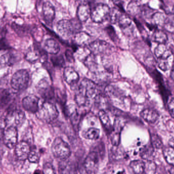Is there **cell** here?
I'll list each match as a JSON object with an SVG mask.
<instances>
[{
	"instance_id": "obj_26",
	"label": "cell",
	"mask_w": 174,
	"mask_h": 174,
	"mask_svg": "<svg viewBox=\"0 0 174 174\" xmlns=\"http://www.w3.org/2000/svg\"><path fill=\"white\" fill-rule=\"evenodd\" d=\"M124 13H125L124 9H122L116 6H115L112 9H111L110 16H109V19H110L111 23L112 24L118 23L121 16Z\"/></svg>"
},
{
	"instance_id": "obj_53",
	"label": "cell",
	"mask_w": 174,
	"mask_h": 174,
	"mask_svg": "<svg viewBox=\"0 0 174 174\" xmlns=\"http://www.w3.org/2000/svg\"><path fill=\"white\" fill-rule=\"evenodd\" d=\"M34 174H44L43 171H40V170H36L34 172Z\"/></svg>"
},
{
	"instance_id": "obj_52",
	"label": "cell",
	"mask_w": 174,
	"mask_h": 174,
	"mask_svg": "<svg viewBox=\"0 0 174 174\" xmlns=\"http://www.w3.org/2000/svg\"><path fill=\"white\" fill-rule=\"evenodd\" d=\"M170 77L174 81V65L173 66L172 70H171V74H170Z\"/></svg>"
},
{
	"instance_id": "obj_13",
	"label": "cell",
	"mask_w": 174,
	"mask_h": 174,
	"mask_svg": "<svg viewBox=\"0 0 174 174\" xmlns=\"http://www.w3.org/2000/svg\"><path fill=\"white\" fill-rule=\"evenodd\" d=\"M58 169L59 174H78L75 163L68 158L60 162Z\"/></svg>"
},
{
	"instance_id": "obj_15",
	"label": "cell",
	"mask_w": 174,
	"mask_h": 174,
	"mask_svg": "<svg viewBox=\"0 0 174 174\" xmlns=\"http://www.w3.org/2000/svg\"><path fill=\"white\" fill-rule=\"evenodd\" d=\"M55 9L52 4L49 2H46L43 7V16L44 22L47 25H52L55 18Z\"/></svg>"
},
{
	"instance_id": "obj_44",
	"label": "cell",
	"mask_w": 174,
	"mask_h": 174,
	"mask_svg": "<svg viewBox=\"0 0 174 174\" xmlns=\"http://www.w3.org/2000/svg\"><path fill=\"white\" fill-rule=\"evenodd\" d=\"M168 110L171 117L174 118V97H170L167 102Z\"/></svg>"
},
{
	"instance_id": "obj_12",
	"label": "cell",
	"mask_w": 174,
	"mask_h": 174,
	"mask_svg": "<svg viewBox=\"0 0 174 174\" xmlns=\"http://www.w3.org/2000/svg\"><path fill=\"white\" fill-rule=\"evenodd\" d=\"M11 119H13L15 126L16 127L17 126H20L22 125L25 121V114L22 110H19L15 108H11L9 107L6 120L7 121L8 120Z\"/></svg>"
},
{
	"instance_id": "obj_54",
	"label": "cell",
	"mask_w": 174,
	"mask_h": 174,
	"mask_svg": "<svg viewBox=\"0 0 174 174\" xmlns=\"http://www.w3.org/2000/svg\"><path fill=\"white\" fill-rule=\"evenodd\" d=\"M169 172L170 174H174V167H171V169L170 170Z\"/></svg>"
},
{
	"instance_id": "obj_38",
	"label": "cell",
	"mask_w": 174,
	"mask_h": 174,
	"mask_svg": "<svg viewBox=\"0 0 174 174\" xmlns=\"http://www.w3.org/2000/svg\"><path fill=\"white\" fill-rule=\"evenodd\" d=\"M85 64L90 69H94L96 66L97 63L95 62V55L92 53L89 55L84 61Z\"/></svg>"
},
{
	"instance_id": "obj_45",
	"label": "cell",
	"mask_w": 174,
	"mask_h": 174,
	"mask_svg": "<svg viewBox=\"0 0 174 174\" xmlns=\"http://www.w3.org/2000/svg\"><path fill=\"white\" fill-rule=\"evenodd\" d=\"M43 172L44 174H56L54 168L52 164L49 162H47L44 164Z\"/></svg>"
},
{
	"instance_id": "obj_18",
	"label": "cell",
	"mask_w": 174,
	"mask_h": 174,
	"mask_svg": "<svg viewBox=\"0 0 174 174\" xmlns=\"http://www.w3.org/2000/svg\"><path fill=\"white\" fill-rule=\"evenodd\" d=\"M118 23L120 29L125 34H129L133 32L134 26L132 20L128 15L125 14V13L121 16Z\"/></svg>"
},
{
	"instance_id": "obj_24",
	"label": "cell",
	"mask_w": 174,
	"mask_h": 174,
	"mask_svg": "<svg viewBox=\"0 0 174 174\" xmlns=\"http://www.w3.org/2000/svg\"><path fill=\"white\" fill-rule=\"evenodd\" d=\"M12 98V93L8 90H0V109L7 107L11 101Z\"/></svg>"
},
{
	"instance_id": "obj_9",
	"label": "cell",
	"mask_w": 174,
	"mask_h": 174,
	"mask_svg": "<svg viewBox=\"0 0 174 174\" xmlns=\"http://www.w3.org/2000/svg\"><path fill=\"white\" fill-rule=\"evenodd\" d=\"M37 89L38 92L43 98L46 100V101L50 102V100L55 98V89L49 85L46 80H43L40 81L38 84Z\"/></svg>"
},
{
	"instance_id": "obj_10",
	"label": "cell",
	"mask_w": 174,
	"mask_h": 174,
	"mask_svg": "<svg viewBox=\"0 0 174 174\" xmlns=\"http://www.w3.org/2000/svg\"><path fill=\"white\" fill-rule=\"evenodd\" d=\"M39 99L37 96L30 95L22 99V107L27 112L36 113L39 110Z\"/></svg>"
},
{
	"instance_id": "obj_39",
	"label": "cell",
	"mask_w": 174,
	"mask_h": 174,
	"mask_svg": "<svg viewBox=\"0 0 174 174\" xmlns=\"http://www.w3.org/2000/svg\"><path fill=\"white\" fill-rule=\"evenodd\" d=\"M51 61L54 66L57 67H62L65 64L64 60L62 55L52 56L51 58Z\"/></svg>"
},
{
	"instance_id": "obj_14",
	"label": "cell",
	"mask_w": 174,
	"mask_h": 174,
	"mask_svg": "<svg viewBox=\"0 0 174 174\" xmlns=\"http://www.w3.org/2000/svg\"><path fill=\"white\" fill-rule=\"evenodd\" d=\"M30 147L27 142L21 141L15 146V153L17 158L21 161L27 159L30 152Z\"/></svg>"
},
{
	"instance_id": "obj_41",
	"label": "cell",
	"mask_w": 174,
	"mask_h": 174,
	"mask_svg": "<svg viewBox=\"0 0 174 174\" xmlns=\"http://www.w3.org/2000/svg\"><path fill=\"white\" fill-rule=\"evenodd\" d=\"M28 159L31 163H38L39 161L40 156L38 152L35 150H31Z\"/></svg>"
},
{
	"instance_id": "obj_49",
	"label": "cell",
	"mask_w": 174,
	"mask_h": 174,
	"mask_svg": "<svg viewBox=\"0 0 174 174\" xmlns=\"http://www.w3.org/2000/svg\"><path fill=\"white\" fill-rule=\"evenodd\" d=\"M66 57L68 60L70 61V62L74 61V58H73V54H72V52H71V51H70L69 50L66 51Z\"/></svg>"
},
{
	"instance_id": "obj_21",
	"label": "cell",
	"mask_w": 174,
	"mask_h": 174,
	"mask_svg": "<svg viewBox=\"0 0 174 174\" xmlns=\"http://www.w3.org/2000/svg\"><path fill=\"white\" fill-rule=\"evenodd\" d=\"M98 116L105 130L108 132V134H111L113 131L114 127L112 126L108 115L104 110H102L99 112Z\"/></svg>"
},
{
	"instance_id": "obj_19",
	"label": "cell",
	"mask_w": 174,
	"mask_h": 174,
	"mask_svg": "<svg viewBox=\"0 0 174 174\" xmlns=\"http://www.w3.org/2000/svg\"><path fill=\"white\" fill-rule=\"evenodd\" d=\"M140 116L146 122L151 124L154 123L159 117V115L157 111L149 108L143 110L140 112Z\"/></svg>"
},
{
	"instance_id": "obj_22",
	"label": "cell",
	"mask_w": 174,
	"mask_h": 174,
	"mask_svg": "<svg viewBox=\"0 0 174 174\" xmlns=\"http://www.w3.org/2000/svg\"><path fill=\"white\" fill-rule=\"evenodd\" d=\"M44 49L48 54L56 55L59 52L60 47L57 41L52 38H49L45 42Z\"/></svg>"
},
{
	"instance_id": "obj_46",
	"label": "cell",
	"mask_w": 174,
	"mask_h": 174,
	"mask_svg": "<svg viewBox=\"0 0 174 174\" xmlns=\"http://www.w3.org/2000/svg\"><path fill=\"white\" fill-rule=\"evenodd\" d=\"M158 67L163 71H167L169 69V65L167 60H159L158 62Z\"/></svg>"
},
{
	"instance_id": "obj_20",
	"label": "cell",
	"mask_w": 174,
	"mask_h": 174,
	"mask_svg": "<svg viewBox=\"0 0 174 174\" xmlns=\"http://www.w3.org/2000/svg\"><path fill=\"white\" fill-rule=\"evenodd\" d=\"M154 55L159 60H167L172 55V52L165 44H159L154 49Z\"/></svg>"
},
{
	"instance_id": "obj_5",
	"label": "cell",
	"mask_w": 174,
	"mask_h": 174,
	"mask_svg": "<svg viewBox=\"0 0 174 174\" xmlns=\"http://www.w3.org/2000/svg\"><path fill=\"white\" fill-rule=\"evenodd\" d=\"M52 151L55 157L62 160L67 159L71 155L69 146L59 137L55 139L52 143Z\"/></svg>"
},
{
	"instance_id": "obj_48",
	"label": "cell",
	"mask_w": 174,
	"mask_h": 174,
	"mask_svg": "<svg viewBox=\"0 0 174 174\" xmlns=\"http://www.w3.org/2000/svg\"><path fill=\"white\" fill-rule=\"evenodd\" d=\"M134 22H135L137 29H139V30L140 31V32H142L144 30V28L143 27V26L141 24V23L139 22V20L135 19V18L134 19Z\"/></svg>"
},
{
	"instance_id": "obj_3",
	"label": "cell",
	"mask_w": 174,
	"mask_h": 174,
	"mask_svg": "<svg viewBox=\"0 0 174 174\" xmlns=\"http://www.w3.org/2000/svg\"><path fill=\"white\" fill-rule=\"evenodd\" d=\"M36 114L39 119L47 123L54 121L59 116V112L56 105L48 101L43 102Z\"/></svg>"
},
{
	"instance_id": "obj_4",
	"label": "cell",
	"mask_w": 174,
	"mask_h": 174,
	"mask_svg": "<svg viewBox=\"0 0 174 174\" xmlns=\"http://www.w3.org/2000/svg\"><path fill=\"white\" fill-rule=\"evenodd\" d=\"M99 164V156L96 151H92L88 154L80 168L81 174H94L97 172Z\"/></svg>"
},
{
	"instance_id": "obj_8",
	"label": "cell",
	"mask_w": 174,
	"mask_h": 174,
	"mask_svg": "<svg viewBox=\"0 0 174 174\" xmlns=\"http://www.w3.org/2000/svg\"><path fill=\"white\" fill-rule=\"evenodd\" d=\"M4 144L9 149H13L17 144L18 131L15 126H10L4 130L3 137Z\"/></svg>"
},
{
	"instance_id": "obj_51",
	"label": "cell",
	"mask_w": 174,
	"mask_h": 174,
	"mask_svg": "<svg viewBox=\"0 0 174 174\" xmlns=\"http://www.w3.org/2000/svg\"><path fill=\"white\" fill-rule=\"evenodd\" d=\"M93 0H78V1L80 2V4H89L91 3Z\"/></svg>"
},
{
	"instance_id": "obj_36",
	"label": "cell",
	"mask_w": 174,
	"mask_h": 174,
	"mask_svg": "<svg viewBox=\"0 0 174 174\" xmlns=\"http://www.w3.org/2000/svg\"><path fill=\"white\" fill-rule=\"evenodd\" d=\"M40 52L37 50L29 51L25 55V59L30 62H34L39 59L41 56Z\"/></svg>"
},
{
	"instance_id": "obj_34",
	"label": "cell",
	"mask_w": 174,
	"mask_h": 174,
	"mask_svg": "<svg viewBox=\"0 0 174 174\" xmlns=\"http://www.w3.org/2000/svg\"><path fill=\"white\" fill-rule=\"evenodd\" d=\"M103 174H126L125 170L121 166L112 164L109 166Z\"/></svg>"
},
{
	"instance_id": "obj_11",
	"label": "cell",
	"mask_w": 174,
	"mask_h": 174,
	"mask_svg": "<svg viewBox=\"0 0 174 174\" xmlns=\"http://www.w3.org/2000/svg\"><path fill=\"white\" fill-rule=\"evenodd\" d=\"M91 52L95 55L104 54L111 49L112 46L105 41L97 40L92 41L89 45Z\"/></svg>"
},
{
	"instance_id": "obj_42",
	"label": "cell",
	"mask_w": 174,
	"mask_h": 174,
	"mask_svg": "<svg viewBox=\"0 0 174 174\" xmlns=\"http://www.w3.org/2000/svg\"><path fill=\"white\" fill-rule=\"evenodd\" d=\"M112 136H111V142L114 146H118L120 141V132L115 131L112 132Z\"/></svg>"
},
{
	"instance_id": "obj_43",
	"label": "cell",
	"mask_w": 174,
	"mask_h": 174,
	"mask_svg": "<svg viewBox=\"0 0 174 174\" xmlns=\"http://www.w3.org/2000/svg\"><path fill=\"white\" fill-rule=\"evenodd\" d=\"M105 30L111 39L114 42L116 41L117 39V34L115 32V29L112 25H108V27L106 28Z\"/></svg>"
},
{
	"instance_id": "obj_1",
	"label": "cell",
	"mask_w": 174,
	"mask_h": 174,
	"mask_svg": "<svg viewBox=\"0 0 174 174\" xmlns=\"http://www.w3.org/2000/svg\"><path fill=\"white\" fill-rule=\"evenodd\" d=\"M97 96V87L95 83L85 78L80 83L75 95V101L80 107H88L91 101Z\"/></svg>"
},
{
	"instance_id": "obj_23",
	"label": "cell",
	"mask_w": 174,
	"mask_h": 174,
	"mask_svg": "<svg viewBox=\"0 0 174 174\" xmlns=\"http://www.w3.org/2000/svg\"><path fill=\"white\" fill-rule=\"evenodd\" d=\"M91 39V36L85 32L80 31L75 35V43L80 46H89Z\"/></svg>"
},
{
	"instance_id": "obj_2",
	"label": "cell",
	"mask_w": 174,
	"mask_h": 174,
	"mask_svg": "<svg viewBox=\"0 0 174 174\" xmlns=\"http://www.w3.org/2000/svg\"><path fill=\"white\" fill-rule=\"evenodd\" d=\"M81 22L78 19H62L58 22L57 30L60 35L65 38L70 37L80 32Z\"/></svg>"
},
{
	"instance_id": "obj_40",
	"label": "cell",
	"mask_w": 174,
	"mask_h": 174,
	"mask_svg": "<svg viewBox=\"0 0 174 174\" xmlns=\"http://www.w3.org/2000/svg\"><path fill=\"white\" fill-rule=\"evenodd\" d=\"M147 164H145V170L147 174H154L156 171V166L154 162L152 161H148Z\"/></svg>"
},
{
	"instance_id": "obj_27",
	"label": "cell",
	"mask_w": 174,
	"mask_h": 174,
	"mask_svg": "<svg viewBox=\"0 0 174 174\" xmlns=\"http://www.w3.org/2000/svg\"><path fill=\"white\" fill-rule=\"evenodd\" d=\"M166 17L164 14L162 13V12H154L151 17L152 24L157 28L158 26L164 27L166 22Z\"/></svg>"
},
{
	"instance_id": "obj_29",
	"label": "cell",
	"mask_w": 174,
	"mask_h": 174,
	"mask_svg": "<svg viewBox=\"0 0 174 174\" xmlns=\"http://www.w3.org/2000/svg\"><path fill=\"white\" fill-rule=\"evenodd\" d=\"M142 6L138 2L134 1H132L129 2L127 6V12L131 15H139L141 13L142 11Z\"/></svg>"
},
{
	"instance_id": "obj_47",
	"label": "cell",
	"mask_w": 174,
	"mask_h": 174,
	"mask_svg": "<svg viewBox=\"0 0 174 174\" xmlns=\"http://www.w3.org/2000/svg\"><path fill=\"white\" fill-rule=\"evenodd\" d=\"M11 47L9 45L8 41L5 38L3 37L0 39V51L7 50L10 49Z\"/></svg>"
},
{
	"instance_id": "obj_25",
	"label": "cell",
	"mask_w": 174,
	"mask_h": 174,
	"mask_svg": "<svg viewBox=\"0 0 174 174\" xmlns=\"http://www.w3.org/2000/svg\"><path fill=\"white\" fill-rule=\"evenodd\" d=\"M130 169L134 174H144L145 170V164L139 160L132 161L129 164Z\"/></svg>"
},
{
	"instance_id": "obj_31",
	"label": "cell",
	"mask_w": 174,
	"mask_h": 174,
	"mask_svg": "<svg viewBox=\"0 0 174 174\" xmlns=\"http://www.w3.org/2000/svg\"><path fill=\"white\" fill-rule=\"evenodd\" d=\"M154 153V148L152 146H146L140 151V156L147 161H151Z\"/></svg>"
},
{
	"instance_id": "obj_17",
	"label": "cell",
	"mask_w": 174,
	"mask_h": 174,
	"mask_svg": "<svg viewBox=\"0 0 174 174\" xmlns=\"http://www.w3.org/2000/svg\"><path fill=\"white\" fill-rule=\"evenodd\" d=\"M91 13V8L89 4H80L77 9V17L81 22H87Z\"/></svg>"
},
{
	"instance_id": "obj_37",
	"label": "cell",
	"mask_w": 174,
	"mask_h": 174,
	"mask_svg": "<svg viewBox=\"0 0 174 174\" xmlns=\"http://www.w3.org/2000/svg\"><path fill=\"white\" fill-rule=\"evenodd\" d=\"M151 143L152 147L156 149H161L162 147V140L161 137L156 134L151 135Z\"/></svg>"
},
{
	"instance_id": "obj_28",
	"label": "cell",
	"mask_w": 174,
	"mask_h": 174,
	"mask_svg": "<svg viewBox=\"0 0 174 174\" xmlns=\"http://www.w3.org/2000/svg\"><path fill=\"white\" fill-rule=\"evenodd\" d=\"M152 40L158 44H166L167 40V35L162 31L156 29L152 35Z\"/></svg>"
},
{
	"instance_id": "obj_33",
	"label": "cell",
	"mask_w": 174,
	"mask_h": 174,
	"mask_svg": "<svg viewBox=\"0 0 174 174\" xmlns=\"http://www.w3.org/2000/svg\"><path fill=\"white\" fill-rule=\"evenodd\" d=\"M100 130L96 128H90L85 132L84 137L88 140H95L99 137Z\"/></svg>"
},
{
	"instance_id": "obj_35",
	"label": "cell",
	"mask_w": 174,
	"mask_h": 174,
	"mask_svg": "<svg viewBox=\"0 0 174 174\" xmlns=\"http://www.w3.org/2000/svg\"><path fill=\"white\" fill-rule=\"evenodd\" d=\"M164 27L170 33H174V14L168 15L166 17Z\"/></svg>"
},
{
	"instance_id": "obj_6",
	"label": "cell",
	"mask_w": 174,
	"mask_h": 174,
	"mask_svg": "<svg viewBox=\"0 0 174 174\" xmlns=\"http://www.w3.org/2000/svg\"><path fill=\"white\" fill-rule=\"evenodd\" d=\"M111 9L108 5L98 3L91 9L90 17L93 22L97 24L102 23L109 19Z\"/></svg>"
},
{
	"instance_id": "obj_7",
	"label": "cell",
	"mask_w": 174,
	"mask_h": 174,
	"mask_svg": "<svg viewBox=\"0 0 174 174\" xmlns=\"http://www.w3.org/2000/svg\"><path fill=\"white\" fill-rule=\"evenodd\" d=\"M29 80L28 72L25 70H19L13 75L11 80V86L16 91L23 90L28 86Z\"/></svg>"
},
{
	"instance_id": "obj_16",
	"label": "cell",
	"mask_w": 174,
	"mask_h": 174,
	"mask_svg": "<svg viewBox=\"0 0 174 174\" xmlns=\"http://www.w3.org/2000/svg\"><path fill=\"white\" fill-rule=\"evenodd\" d=\"M63 77L66 83L72 86L76 85L80 80L78 73L71 67H67L65 68Z\"/></svg>"
},
{
	"instance_id": "obj_32",
	"label": "cell",
	"mask_w": 174,
	"mask_h": 174,
	"mask_svg": "<svg viewBox=\"0 0 174 174\" xmlns=\"http://www.w3.org/2000/svg\"><path fill=\"white\" fill-rule=\"evenodd\" d=\"M15 58L13 55L7 53L0 57V66H10L14 62Z\"/></svg>"
},
{
	"instance_id": "obj_50",
	"label": "cell",
	"mask_w": 174,
	"mask_h": 174,
	"mask_svg": "<svg viewBox=\"0 0 174 174\" xmlns=\"http://www.w3.org/2000/svg\"><path fill=\"white\" fill-rule=\"evenodd\" d=\"M111 1L115 4L116 7H119L122 9H124L121 0H111Z\"/></svg>"
},
{
	"instance_id": "obj_30",
	"label": "cell",
	"mask_w": 174,
	"mask_h": 174,
	"mask_svg": "<svg viewBox=\"0 0 174 174\" xmlns=\"http://www.w3.org/2000/svg\"><path fill=\"white\" fill-rule=\"evenodd\" d=\"M163 155L167 164L174 167V148L173 147H166L163 150Z\"/></svg>"
}]
</instances>
